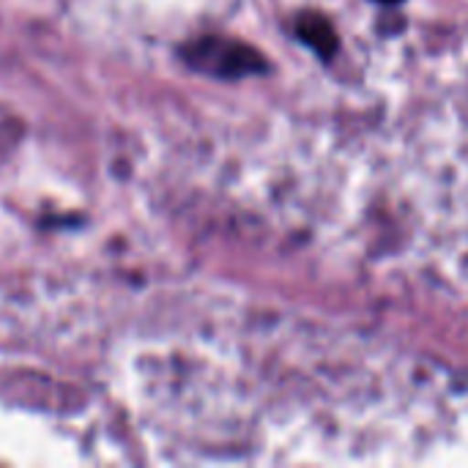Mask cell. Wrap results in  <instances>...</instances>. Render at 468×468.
I'll use <instances>...</instances> for the list:
<instances>
[{
  "label": "cell",
  "mask_w": 468,
  "mask_h": 468,
  "mask_svg": "<svg viewBox=\"0 0 468 468\" xmlns=\"http://www.w3.org/2000/svg\"><path fill=\"white\" fill-rule=\"evenodd\" d=\"M299 36H302L315 52H321L324 58H329V55L335 52V47H337V36H335L332 25H329L324 16H315V14L299 19Z\"/></svg>",
  "instance_id": "7a4b0ae2"
},
{
  "label": "cell",
  "mask_w": 468,
  "mask_h": 468,
  "mask_svg": "<svg viewBox=\"0 0 468 468\" xmlns=\"http://www.w3.org/2000/svg\"><path fill=\"white\" fill-rule=\"evenodd\" d=\"M381 3H398V0H381Z\"/></svg>",
  "instance_id": "3957f363"
},
{
  "label": "cell",
  "mask_w": 468,
  "mask_h": 468,
  "mask_svg": "<svg viewBox=\"0 0 468 468\" xmlns=\"http://www.w3.org/2000/svg\"><path fill=\"white\" fill-rule=\"evenodd\" d=\"M181 58L189 69L219 80H239L266 71V60L258 55V49L225 36H200L181 47Z\"/></svg>",
  "instance_id": "6da1fadb"
}]
</instances>
